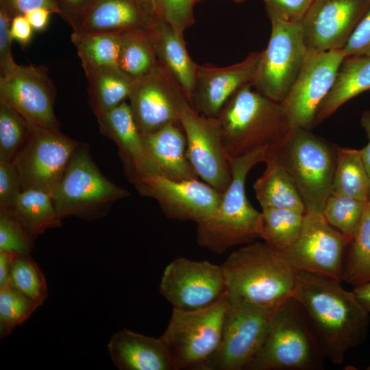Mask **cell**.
I'll return each instance as SVG.
<instances>
[{
    "label": "cell",
    "mask_w": 370,
    "mask_h": 370,
    "mask_svg": "<svg viewBox=\"0 0 370 370\" xmlns=\"http://www.w3.org/2000/svg\"><path fill=\"white\" fill-rule=\"evenodd\" d=\"M293 297L302 307L325 357L333 364H342L346 353L366 339L369 313L341 281L299 271Z\"/></svg>",
    "instance_id": "6da1fadb"
},
{
    "label": "cell",
    "mask_w": 370,
    "mask_h": 370,
    "mask_svg": "<svg viewBox=\"0 0 370 370\" xmlns=\"http://www.w3.org/2000/svg\"><path fill=\"white\" fill-rule=\"evenodd\" d=\"M221 267L229 298L277 308L293 297L299 271L265 242L234 251Z\"/></svg>",
    "instance_id": "7a4b0ae2"
},
{
    "label": "cell",
    "mask_w": 370,
    "mask_h": 370,
    "mask_svg": "<svg viewBox=\"0 0 370 370\" xmlns=\"http://www.w3.org/2000/svg\"><path fill=\"white\" fill-rule=\"evenodd\" d=\"M269 148L228 158L232 181L222 194L215 212L196 223V241L199 246L220 254L230 247L249 244L260 238L261 212L256 210L248 200L245 182L251 169L258 163L264 162Z\"/></svg>",
    "instance_id": "3957f363"
},
{
    "label": "cell",
    "mask_w": 370,
    "mask_h": 370,
    "mask_svg": "<svg viewBox=\"0 0 370 370\" xmlns=\"http://www.w3.org/2000/svg\"><path fill=\"white\" fill-rule=\"evenodd\" d=\"M227 158L279 145L291 130L280 103L251 84L238 89L217 117Z\"/></svg>",
    "instance_id": "277c9868"
},
{
    "label": "cell",
    "mask_w": 370,
    "mask_h": 370,
    "mask_svg": "<svg viewBox=\"0 0 370 370\" xmlns=\"http://www.w3.org/2000/svg\"><path fill=\"white\" fill-rule=\"evenodd\" d=\"M325 358L302 307L293 297L276 308L261 347L245 370H319Z\"/></svg>",
    "instance_id": "5b68a950"
},
{
    "label": "cell",
    "mask_w": 370,
    "mask_h": 370,
    "mask_svg": "<svg viewBox=\"0 0 370 370\" xmlns=\"http://www.w3.org/2000/svg\"><path fill=\"white\" fill-rule=\"evenodd\" d=\"M273 148L294 181L306 212H322L332 195L337 147L310 130L293 128Z\"/></svg>",
    "instance_id": "8992f818"
},
{
    "label": "cell",
    "mask_w": 370,
    "mask_h": 370,
    "mask_svg": "<svg viewBox=\"0 0 370 370\" xmlns=\"http://www.w3.org/2000/svg\"><path fill=\"white\" fill-rule=\"evenodd\" d=\"M130 195L102 174L88 146L79 143L51 197L62 219L76 216L90 221L106 216L115 201Z\"/></svg>",
    "instance_id": "52a82bcc"
},
{
    "label": "cell",
    "mask_w": 370,
    "mask_h": 370,
    "mask_svg": "<svg viewBox=\"0 0 370 370\" xmlns=\"http://www.w3.org/2000/svg\"><path fill=\"white\" fill-rule=\"evenodd\" d=\"M229 304L226 293L202 309L173 308L169 324L160 338L170 352L175 370H200L215 353L221 342Z\"/></svg>",
    "instance_id": "ba28073f"
},
{
    "label": "cell",
    "mask_w": 370,
    "mask_h": 370,
    "mask_svg": "<svg viewBox=\"0 0 370 370\" xmlns=\"http://www.w3.org/2000/svg\"><path fill=\"white\" fill-rule=\"evenodd\" d=\"M270 21V39L261 51L251 84L264 96L280 103L296 81L308 50L300 23Z\"/></svg>",
    "instance_id": "9c48e42d"
},
{
    "label": "cell",
    "mask_w": 370,
    "mask_h": 370,
    "mask_svg": "<svg viewBox=\"0 0 370 370\" xmlns=\"http://www.w3.org/2000/svg\"><path fill=\"white\" fill-rule=\"evenodd\" d=\"M229 301L219 347L200 370L245 369L261 347L278 307L238 299L229 298Z\"/></svg>",
    "instance_id": "30bf717a"
},
{
    "label": "cell",
    "mask_w": 370,
    "mask_h": 370,
    "mask_svg": "<svg viewBox=\"0 0 370 370\" xmlns=\"http://www.w3.org/2000/svg\"><path fill=\"white\" fill-rule=\"evenodd\" d=\"M29 139L13 160L21 190L34 189L52 196L79 143L62 133L29 123Z\"/></svg>",
    "instance_id": "8fae6325"
},
{
    "label": "cell",
    "mask_w": 370,
    "mask_h": 370,
    "mask_svg": "<svg viewBox=\"0 0 370 370\" xmlns=\"http://www.w3.org/2000/svg\"><path fill=\"white\" fill-rule=\"evenodd\" d=\"M350 241L327 221L322 212H306L296 241L286 250L275 252L298 271L341 282L344 256Z\"/></svg>",
    "instance_id": "7c38bea8"
},
{
    "label": "cell",
    "mask_w": 370,
    "mask_h": 370,
    "mask_svg": "<svg viewBox=\"0 0 370 370\" xmlns=\"http://www.w3.org/2000/svg\"><path fill=\"white\" fill-rule=\"evenodd\" d=\"M345 58L343 49L308 51L296 81L280 103L291 129L310 130L314 125L317 109L331 90Z\"/></svg>",
    "instance_id": "4fadbf2b"
},
{
    "label": "cell",
    "mask_w": 370,
    "mask_h": 370,
    "mask_svg": "<svg viewBox=\"0 0 370 370\" xmlns=\"http://www.w3.org/2000/svg\"><path fill=\"white\" fill-rule=\"evenodd\" d=\"M128 99L142 136L171 123H180L181 112L190 103L178 83L159 62L151 71L132 80Z\"/></svg>",
    "instance_id": "5bb4252c"
},
{
    "label": "cell",
    "mask_w": 370,
    "mask_h": 370,
    "mask_svg": "<svg viewBox=\"0 0 370 370\" xmlns=\"http://www.w3.org/2000/svg\"><path fill=\"white\" fill-rule=\"evenodd\" d=\"M160 292L173 308L195 310L214 304L227 290L221 266L180 257L165 267Z\"/></svg>",
    "instance_id": "9a60e30c"
},
{
    "label": "cell",
    "mask_w": 370,
    "mask_h": 370,
    "mask_svg": "<svg viewBox=\"0 0 370 370\" xmlns=\"http://www.w3.org/2000/svg\"><path fill=\"white\" fill-rule=\"evenodd\" d=\"M180 123L188 157L198 177L223 194L232 181V173L217 119L199 114L188 103L181 112Z\"/></svg>",
    "instance_id": "2e32d148"
},
{
    "label": "cell",
    "mask_w": 370,
    "mask_h": 370,
    "mask_svg": "<svg viewBox=\"0 0 370 370\" xmlns=\"http://www.w3.org/2000/svg\"><path fill=\"white\" fill-rule=\"evenodd\" d=\"M56 96V88L45 66L18 64L0 76V101L33 125L60 130L53 110Z\"/></svg>",
    "instance_id": "e0dca14e"
},
{
    "label": "cell",
    "mask_w": 370,
    "mask_h": 370,
    "mask_svg": "<svg viewBox=\"0 0 370 370\" xmlns=\"http://www.w3.org/2000/svg\"><path fill=\"white\" fill-rule=\"evenodd\" d=\"M135 188L140 195L157 201L166 217L199 223L212 216L222 194L198 179L177 180L162 175L143 178Z\"/></svg>",
    "instance_id": "ac0fdd59"
},
{
    "label": "cell",
    "mask_w": 370,
    "mask_h": 370,
    "mask_svg": "<svg viewBox=\"0 0 370 370\" xmlns=\"http://www.w3.org/2000/svg\"><path fill=\"white\" fill-rule=\"evenodd\" d=\"M370 7V0H313L301 27L308 51L342 49Z\"/></svg>",
    "instance_id": "d6986e66"
},
{
    "label": "cell",
    "mask_w": 370,
    "mask_h": 370,
    "mask_svg": "<svg viewBox=\"0 0 370 370\" xmlns=\"http://www.w3.org/2000/svg\"><path fill=\"white\" fill-rule=\"evenodd\" d=\"M260 53L251 52L243 61L225 67L199 65L190 106L203 116L217 118L238 89L251 84Z\"/></svg>",
    "instance_id": "ffe728a7"
},
{
    "label": "cell",
    "mask_w": 370,
    "mask_h": 370,
    "mask_svg": "<svg viewBox=\"0 0 370 370\" xmlns=\"http://www.w3.org/2000/svg\"><path fill=\"white\" fill-rule=\"evenodd\" d=\"M96 118L101 133L116 144L125 175L134 186L143 178L162 175L145 149L128 103L123 101Z\"/></svg>",
    "instance_id": "44dd1931"
},
{
    "label": "cell",
    "mask_w": 370,
    "mask_h": 370,
    "mask_svg": "<svg viewBox=\"0 0 370 370\" xmlns=\"http://www.w3.org/2000/svg\"><path fill=\"white\" fill-rule=\"evenodd\" d=\"M156 15L151 0H94L72 28L78 32L119 34L148 28Z\"/></svg>",
    "instance_id": "7402d4cb"
},
{
    "label": "cell",
    "mask_w": 370,
    "mask_h": 370,
    "mask_svg": "<svg viewBox=\"0 0 370 370\" xmlns=\"http://www.w3.org/2000/svg\"><path fill=\"white\" fill-rule=\"evenodd\" d=\"M108 349L120 370H175L170 352L160 337L125 328L112 336Z\"/></svg>",
    "instance_id": "603a6c76"
},
{
    "label": "cell",
    "mask_w": 370,
    "mask_h": 370,
    "mask_svg": "<svg viewBox=\"0 0 370 370\" xmlns=\"http://www.w3.org/2000/svg\"><path fill=\"white\" fill-rule=\"evenodd\" d=\"M148 31L158 62L178 83L190 103L199 65L189 56L184 38L177 36L171 25L158 14Z\"/></svg>",
    "instance_id": "cb8c5ba5"
},
{
    "label": "cell",
    "mask_w": 370,
    "mask_h": 370,
    "mask_svg": "<svg viewBox=\"0 0 370 370\" xmlns=\"http://www.w3.org/2000/svg\"><path fill=\"white\" fill-rule=\"evenodd\" d=\"M142 138L162 175L177 180L198 179L188 157L187 140L180 123L167 124Z\"/></svg>",
    "instance_id": "d4e9b609"
},
{
    "label": "cell",
    "mask_w": 370,
    "mask_h": 370,
    "mask_svg": "<svg viewBox=\"0 0 370 370\" xmlns=\"http://www.w3.org/2000/svg\"><path fill=\"white\" fill-rule=\"evenodd\" d=\"M262 175L254 184V189L262 209L288 208L306 212L301 195L275 150L269 148Z\"/></svg>",
    "instance_id": "484cf974"
},
{
    "label": "cell",
    "mask_w": 370,
    "mask_h": 370,
    "mask_svg": "<svg viewBox=\"0 0 370 370\" xmlns=\"http://www.w3.org/2000/svg\"><path fill=\"white\" fill-rule=\"evenodd\" d=\"M369 90L370 56L345 57L331 90L317 109L314 125L331 116L349 99Z\"/></svg>",
    "instance_id": "4316f807"
},
{
    "label": "cell",
    "mask_w": 370,
    "mask_h": 370,
    "mask_svg": "<svg viewBox=\"0 0 370 370\" xmlns=\"http://www.w3.org/2000/svg\"><path fill=\"white\" fill-rule=\"evenodd\" d=\"M9 213L21 223L32 241L47 230L62 226V219L51 196L38 190H21Z\"/></svg>",
    "instance_id": "83f0119b"
},
{
    "label": "cell",
    "mask_w": 370,
    "mask_h": 370,
    "mask_svg": "<svg viewBox=\"0 0 370 370\" xmlns=\"http://www.w3.org/2000/svg\"><path fill=\"white\" fill-rule=\"evenodd\" d=\"M88 104L97 116L129 97L132 80L119 68L103 67L86 74Z\"/></svg>",
    "instance_id": "f1b7e54d"
},
{
    "label": "cell",
    "mask_w": 370,
    "mask_h": 370,
    "mask_svg": "<svg viewBox=\"0 0 370 370\" xmlns=\"http://www.w3.org/2000/svg\"><path fill=\"white\" fill-rule=\"evenodd\" d=\"M71 40L77 49L85 75L100 68H119V34L73 31Z\"/></svg>",
    "instance_id": "f546056e"
},
{
    "label": "cell",
    "mask_w": 370,
    "mask_h": 370,
    "mask_svg": "<svg viewBox=\"0 0 370 370\" xmlns=\"http://www.w3.org/2000/svg\"><path fill=\"white\" fill-rule=\"evenodd\" d=\"M120 34L119 69L132 80L151 71L158 63L148 28H134Z\"/></svg>",
    "instance_id": "4dcf8cb0"
},
{
    "label": "cell",
    "mask_w": 370,
    "mask_h": 370,
    "mask_svg": "<svg viewBox=\"0 0 370 370\" xmlns=\"http://www.w3.org/2000/svg\"><path fill=\"white\" fill-rule=\"evenodd\" d=\"M332 195L366 201L370 197V178L360 150L337 147Z\"/></svg>",
    "instance_id": "1f68e13d"
},
{
    "label": "cell",
    "mask_w": 370,
    "mask_h": 370,
    "mask_svg": "<svg viewBox=\"0 0 370 370\" xmlns=\"http://www.w3.org/2000/svg\"><path fill=\"white\" fill-rule=\"evenodd\" d=\"M304 214L288 208L262 209L260 238L276 252L286 250L297 239Z\"/></svg>",
    "instance_id": "d6a6232c"
},
{
    "label": "cell",
    "mask_w": 370,
    "mask_h": 370,
    "mask_svg": "<svg viewBox=\"0 0 370 370\" xmlns=\"http://www.w3.org/2000/svg\"><path fill=\"white\" fill-rule=\"evenodd\" d=\"M341 280L354 286L370 280V197L365 201L358 231L346 249Z\"/></svg>",
    "instance_id": "836d02e7"
},
{
    "label": "cell",
    "mask_w": 370,
    "mask_h": 370,
    "mask_svg": "<svg viewBox=\"0 0 370 370\" xmlns=\"http://www.w3.org/2000/svg\"><path fill=\"white\" fill-rule=\"evenodd\" d=\"M29 135V123L15 109L0 101V161L12 162Z\"/></svg>",
    "instance_id": "e575fe53"
},
{
    "label": "cell",
    "mask_w": 370,
    "mask_h": 370,
    "mask_svg": "<svg viewBox=\"0 0 370 370\" xmlns=\"http://www.w3.org/2000/svg\"><path fill=\"white\" fill-rule=\"evenodd\" d=\"M8 286L31 299L38 307L47 297L46 280L30 254L16 255Z\"/></svg>",
    "instance_id": "d590c367"
},
{
    "label": "cell",
    "mask_w": 370,
    "mask_h": 370,
    "mask_svg": "<svg viewBox=\"0 0 370 370\" xmlns=\"http://www.w3.org/2000/svg\"><path fill=\"white\" fill-rule=\"evenodd\" d=\"M365 206V201L363 200L331 195L326 201L322 214L331 225L352 241L362 221Z\"/></svg>",
    "instance_id": "8d00e7d4"
},
{
    "label": "cell",
    "mask_w": 370,
    "mask_h": 370,
    "mask_svg": "<svg viewBox=\"0 0 370 370\" xmlns=\"http://www.w3.org/2000/svg\"><path fill=\"white\" fill-rule=\"evenodd\" d=\"M38 306L9 286L0 288V335L3 338L25 322Z\"/></svg>",
    "instance_id": "74e56055"
},
{
    "label": "cell",
    "mask_w": 370,
    "mask_h": 370,
    "mask_svg": "<svg viewBox=\"0 0 370 370\" xmlns=\"http://www.w3.org/2000/svg\"><path fill=\"white\" fill-rule=\"evenodd\" d=\"M34 246L23 226L10 213L0 210V251L30 254Z\"/></svg>",
    "instance_id": "f35d334b"
},
{
    "label": "cell",
    "mask_w": 370,
    "mask_h": 370,
    "mask_svg": "<svg viewBox=\"0 0 370 370\" xmlns=\"http://www.w3.org/2000/svg\"><path fill=\"white\" fill-rule=\"evenodd\" d=\"M157 14L163 17L177 36L184 38V31L195 22V0H151Z\"/></svg>",
    "instance_id": "ab89813d"
},
{
    "label": "cell",
    "mask_w": 370,
    "mask_h": 370,
    "mask_svg": "<svg viewBox=\"0 0 370 370\" xmlns=\"http://www.w3.org/2000/svg\"><path fill=\"white\" fill-rule=\"evenodd\" d=\"M21 191L18 174L13 163L0 161V210L10 212Z\"/></svg>",
    "instance_id": "60d3db41"
},
{
    "label": "cell",
    "mask_w": 370,
    "mask_h": 370,
    "mask_svg": "<svg viewBox=\"0 0 370 370\" xmlns=\"http://www.w3.org/2000/svg\"><path fill=\"white\" fill-rule=\"evenodd\" d=\"M270 19L300 23L313 0H262Z\"/></svg>",
    "instance_id": "b9f144b4"
},
{
    "label": "cell",
    "mask_w": 370,
    "mask_h": 370,
    "mask_svg": "<svg viewBox=\"0 0 370 370\" xmlns=\"http://www.w3.org/2000/svg\"><path fill=\"white\" fill-rule=\"evenodd\" d=\"M342 49L345 57L370 56V7Z\"/></svg>",
    "instance_id": "7bdbcfd3"
},
{
    "label": "cell",
    "mask_w": 370,
    "mask_h": 370,
    "mask_svg": "<svg viewBox=\"0 0 370 370\" xmlns=\"http://www.w3.org/2000/svg\"><path fill=\"white\" fill-rule=\"evenodd\" d=\"M12 18L2 8H0V76L5 75L16 66L12 54V39L10 27Z\"/></svg>",
    "instance_id": "ee69618b"
},
{
    "label": "cell",
    "mask_w": 370,
    "mask_h": 370,
    "mask_svg": "<svg viewBox=\"0 0 370 370\" xmlns=\"http://www.w3.org/2000/svg\"><path fill=\"white\" fill-rule=\"evenodd\" d=\"M0 8H3L13 18L16 15H25L32 10L45 8L52 13L62 16V12L55 0H0Z\"/></svg>",
    "instance_id": "f6af8a7d"
},
{
    "label": "cell",
    "mask_w": 370,
    "mask_h": 370,
    "mask_svg": "<svg viewBox=\"0 0 370 370\" xmlns=\"http://www.w3.org/2000/svg\"><path fill=\"white\" fill-rule=\"evenodd\" d=\"M94 0H55L62 18L73 27Z\"/></svg>",
    "instance_id": "bcb514c9"
},
{
    "label": "cell",
    "mask_w": 370,
    "mask_h": 370,
    "mask_svg": "<svg viewBox=\"0 0 370 370\" xmlns=\"http://www.w3.org/2000/svg\"><path fill=\"white\" fill-rule=\"evenodd\" d=\"M34 29L25 15H16L12 19L10 34L12 39L21 47H26L32 40Z\"/></svg>",
    "instance_id": "7dc6e473"
},
{
    "label": "cell",
    "mask_w": 370,
    "mask_h": 370,
    "mask_svg": "<svg viewBox=\"0 0 370 370\" xmlns=\"http://www.w3.org/2000/svg\"><path fill=\"white\" fill-rule=\"evenodd\" d=\"M52 12L45 8H38L28 12L25 14L26 18L36 31H43L49 23V15Z\"/></svg>",
    "instance_id": "c3c4849f"
},
{
    "label": "cell",
    "mask_w": 370,
    "mask_h": 370,
    "mask_svg": "<svg viewBox=\"0 0 370 370\" xmlns=\"http://www.w3.org/2000/svg\"><path fill=\"white\" fill-rule=\"evenodd\" d=\"M17 254L0 251V288L8 286L14 258Z\"/></svg>",
    "instance_id": "681fc988"
},
{
    "label": "cell",
    "mask_w": 370,
    "mask_h": 370,
    "mask_svg": "<svg viewBox=\"0 0 370 370\" xmlns=\"http://www.w3.org/2000/svg\"><path fill=\"white\" fill-rule=\"evenodd\" d=\"M352 292L356 299L367 312L370 313V280L354 286Z\"/></svg>",
    "instance_id": "f907efd6"
},
{
    "label": "cell",
    "mask_w": 370,
    "mask_h": 370,
    "mask_svg": "<svg viewBox=\"0 0 370 370\" xmlns=\"http://www.w3.org/2000/svg\"><path fill=\"white\" fill-rule=\"evenodd\" d=\"M360 153L365 170L370 178V140L366 146L360 149Z\"/></svg>",
    "instance_id": "816d5d0a"
},
{
    "label": "cell",
    "mask_w": 370,
    "mask_h": 370,
    "mask_svg": "<svg viewBox=\"0 0 370 370\" xmlns=\"http://www.w3.org/2000/svg\"><path fill=\"white\" fill-rule=\"evenodd\" d=\"M360 123L370 140V110H367L362 113Z\"/></svg>",
    "instance_id": "f5cc1de1"
},
{
    "label": "cell",
    "mask_w": 370,
    "mask_h": 370,
    "mask_svg": "<svg viewBox=\"0 0 370 370\" xmlns=\"http://www.w3.org/2000/svg\"><path fill=\"white\" fill-rule=\"evenodd\" d=\"M201 0H195V3L198 2V1H200ZM236 3H243L245 0H232Z\"/></svg>",
    "instance_id": "db71d44e"
},
{
    "label": "cell",
    "mask_w": 370,
    "mask_h": 370,
    "mask_svg": "<svg viewBox=\"0 0 370 370\" xmlns=\"http://www.w3.org/2000/svg\"><path fill=\"white\" fill-rule=\"evenodd\" d=\"M367 369L370 370V365L367 367Z\"/></svg>",
    "instance_id": "11a10c76"
}]
</instances>
